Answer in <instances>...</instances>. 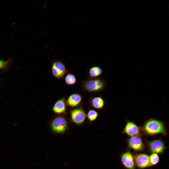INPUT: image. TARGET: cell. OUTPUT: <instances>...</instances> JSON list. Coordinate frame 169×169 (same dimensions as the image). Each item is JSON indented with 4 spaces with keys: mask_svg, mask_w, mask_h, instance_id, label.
<instances>
[{
    "mask_svg": "<svg viewBox=\"0 0 169 169\" xmlns=\"http://www.w3.org/2000/svg\"><path fill=\"white\" fill-rule=\"evenodd\" d=\"M150 165H155L158 162L159 158L158 155L156 153L152 154L149 157Z\"/></svg>",
    "mask_w": 169,
    "mask_h": 169,
    "instance_id": "e0dca14e",
    "label": "cell"
},
{
    "mask_svg": "<svg viewBox=\"0 0 169 169\" xmlns=\"http://www.w3.org/2000/svg\"><path fill=\"white\" fill-rule=\"evenodd\" d=\"M129 146L136 150H141L143 148V145L141 138L138 136H132L128 141Z\"/></svg>",
    "mask_w": 169,
    "mask_h": 169,
    "instance_id": "ba28073f",
    "label": "cell"
},
{
    "mask_svg": "<svg viewBox=\"0 0 169 169\" xmlns=\"http://www.w3.org/2000/svg\"><path fill=\"white\" fill-rule=\"evenodd\" d=\"M102 72V70L100 67L95 66L90 68L89 71V74L91 77L95 78L101 75Z\"/></svg>",
    "mask_w": 169,
    "mask_h": 169,
    "instance_id": "5bb4252c",
    "label": "cell"
},
{
    "mask_svg": "<svg viewBox=\"0 0 169 169\" xmlns=\"http://www.w3.org/2000/svg\"><path fill=\"white\" fill-rule=\"evenodd\" d=\"M68 19H71V17H69Z\"/></svg>",
    "mask_w": 169,
    "mask_h": 169,
    "instance_id": "484cf974",
    "label": "cell"
},
{
    "mask_svg": "<svg viewBox=\"0 0 169 169\" xmlns=\"http://www.w3.org/2000/svg\"><path fill=\"white\" fill-rule=\"evenodd\" d=\"M68 38H69V37H68V36L67 37V38H66V39H67Z\"/></svg>",
    "mask_w": 169,
    "mask_h": 169,
    "instance_id": "d4e9b609",
    "label": "cell"
},
{
    "mask_svg": "<svg viewBox=\"0 0 169 169\" xmlns=\"http://www.w3.org/2000/svg\"><path fill=\"white\" fill-rule=\"evenodd\" d=\"M134 40V39H132V40L131 41H133V40Z\"/></svg>",
    "mask_w": 169,
    "mask_h": 169,
    "instance_id": "83f0119b",
    "label": "cell"
},
{
    "mask_svg": "<svg viewBox=\"0 0 169 169\" xmlns=\"http://www.w3.org/2000/svg\"><path fill=\"white\" fill-rule=\"evenodd\" d=\"M46 7V4L45 3L44 4L43 6V7L44 8H45Z\"/></svg>",
    "mask_w": 169,
    "mask_h": 169,
    "instance_id": "d6986e66",
    "label": "cell"
},
{
    "mask_svg": "<svg viewBox=\"0 0 169 169\" xmlns=\"http://www.w3.org/2000/svg\"><path fill=\"white\" fill-rule=\"evenodd\" d=\"M124 132L132 136H138L140 133L139 128L133 122H128L124 130Z\"/></svg>",
    "mask_w": 169,
    "mask_h": 169,
    "instance_id": "52a82bcc",
    "label": "cell"
},
{
    "mask_svg": "<svg viewBox=\"0 0 169 169\" xmlns=\"http://www.w3.org/2000/svg\"><path fill=\"white\" fill-rule=\"evenodd\" d=\"M82 96L77 93L73 94L71 95L67 99L68 104L72 107H75L81 103L82 101Z\"/></svg>",
    "mask_w": 169,
    "mask_h": 169,
    "instance_id": "8fae6325",
    "label": "cell"
},
{
    "mask_svg": "<svg viewBox=\"0 0 169 169\" xmlns=\"http://www.w3.org/2000/svg\"><path fill=\"white\" fill-rule=\"evenodd\" d=\"M104 101L100 96L92 98L90 101V104L93 108L97 109H100L104 107Z\"/></svg>",
    "mask_w": 169,
    "mask_h": 169,
    "instance_id": "7c38bea8",
    "label": "cell"
},
{
    "mask_svg": "<svg viewBox=\"0 0 169 169\" xmlns=\"http://www.w3.org/2000/svg\"><path fill=\"white\" fill-rule=\"evenodd\" d=\"M9 61H5L0 60V69H4L7 68L8 66Z\"/></svg>",
    "mask_w": 169,
    "mask_h": 169,
    "instance_id": "ac0fdd59",
    "label": "cell"
},
{
    "mask_svg": "<svg viewBox=\"0 0 169 169\" xmlns=\"http://www.w3.org/2000/svg\"><path fill=\"white\" fill-rule=\"evenodd\" d=\"M80 34H79L78 35V36H80Z\"/></svg>",
    "mask_w": 169,
    "mask_h": 169,
    "instance_id": "4316f807",
    "label": "cell"
},
{
    "mask_svg": "<svg viewBox=\"0 0 169 169\" xmlns=\"http://www.w3.org/2000/svg\"><path fill=\"white\" fill-rule=\"evenodd\" d=\"M149 145L150 151L154 153H161L163 151L165 148L164 143L160 140L151 141Z\"/></svg>",
    "mask_w": 169,
    "mask_h": 169,
    "instance_id": "30bf717a",
    "label": "cell"
},
{
    "mask_svg": "<svg viewBox=\"0 0 169 169\" xmlns=\"http://www.w3.org/2000/svg\"><path fill=\"white\" fill-rule=\"evenodd\" d=\"M52 71L54 77L59 79L64 76L66 73V69L63 63L60 61H57L53 63Z\"/></svg>",
    "mask_w": 169,
    "mask_h": 169,
    "instance_id": "5b68a950",
    "label": "cell"
},
{
    "mask_svg": "<svg viewBox=\"0 0 169 169\" xmlns=\"http://www.w3.org/2000/svg\"><path fill=\"white\" fill-rule=\"evenodd\" d=\"M72 121L75 123L80 125L84 122L87 115L84 110L82 108H79L73 110L71 113Z\"/></svg>",
    "mask_w": 169,
    "mask_h": 169,
    "instance_id": "7a4b0ae2",
    "label": "cell"
},
{
    "mask_svg": "<svg viewBox=\"0 0 169 169\" xmlns=\"http://www.w3.org/2000/svg\"><path fill=\"white\" fill-rule=\"evenodd\" d=\"M65 109L64 98H62L57 101L53 108L54 111L57 113H61L64 112Z\"/></svg>",
    "mask_w": 169,
    "mask_h": 169,
    "instance_id": "4fadbf2b",
    "label": "cell"
},
{
    "mask_svg": "<svg viewBox=\"0 0 169 169\" xmlns=\"http://www.w3.org/2000/svg\"><path fill=\"white\" fill-rule=\"evenodd\" d=\"M47 33V31H44V34H46Z\"/></svg>",
    "mask_w": 169,
    "mask_h": 169,
    "instance_id": "44dd1931",
    "label": "cell"
},
{
    "mask_svg": "<svg viewBox=\"0 0 169 169\" xmlns=\"http://www.w3.org/2000/svg\"><path fill=\"white\" fill-rule=\"evenodd\" d=\"M143 130L146 133L150 135L158 134H165L166 132L163 123L159 121L153 119L148 120L145 123Z\"/></svg>",
    "mask_w": 169,
    "mask_h": 169,
    "instance_id": "6da1fadb",
    "label": "cell"
},
{
    "mask_svg": "<svg viewBox=\"0 0 169 169\" xmlns=\"http://www.w3.org/2000/svg\"><path fill=\"white\" fill-rule=\"evenodd\" d=\"M57 1H56L55 3V4H56L57 3Z\"/></svg>",
    "mask_w": 169,
    "mask_h": 169,
    "instance_id": "603a6c76",
    "label": "cell"
},
{
    "mask_svg": "<svg viewBox=\"0 0 169 169\" xmlns=\"http://www.w3.org/2000/svg\"><path fill=\"white\" fill-rule=\"evenodd\" d=\"M84 86L87 91L93 92L102 89L104 86V83L103 81L100 79L91 80L86 81Z\"/></svg>",
    "mask_w": 169,
    "mask_h": 169,
    "instance_id": "3957f363",
    "label": "cell"
},
{
    "mask_svg": "<svg viewBox=\"0 0 169 169\" xmlns=\"http://www.w3.org/2000/svg\"><path fill=\"white\" fill-rule=\"evenodd\" d=\"M63 16V15L62 14H61L60 15V17H62Z\"/></svg>",
    "mask_w": 169,
    "mask_h": 169,
    "instance_id": "ffe728a7",
    "label": "cell"
},
{
    "mask_svg": "<svg viewBox=\"0 0 169 169\" xmlns=\"http://www.w3.org/2000/svg\"><path fill=\"white\" fill-rule=\"evenodd\" d=\"M98 115V113L97 111L93 109H90L88 111L87 117L90 122H92L96 119Z\"/></svg>",
    "mask_w": 169,
    "mask_h": 169,
    "instance_id": "2e32d148",
    "label": "cell"
},
{
    "mask_svg": "<svg viewBox=\"0 0 169 169\" xmlns=\"http://www.w3.org/2000/svg\"><path fill=\"white\" fill-rule=\"evenodd\" d=\"M39 8V6H38V7H37V9H38V8Z\"/></svg>",
    "mask_w": 169,
    "mask_h": 169,
    "instance_id": "7402d4cb",
    "label": "cell"
},
{
    "mask_svg": "<svg viewBox=\"0 0 169 169\" xmlns=\"http://www.w3.org/2000/svg\"><path fill=\"white\" fill-rule=\"evenodd\" d=\"M122 162L124 165L129 169H134V165L132 156L129 152L123 154L121 157Z\"/></svg>",
    "mask_w": 169,
    "mask_h": 169,
    "instance_id": "9c48e42d",
    "label": "cell"
},
{
    "mask_svg": "<svg viewBox=\"0 0 169 169\" xmlns=\"http://www.w3.org/2000/svg\"><path fill=\"white\" fill-rule=\"evenodd\" d=\"M134 161L137 165L139 167L144 168L150 165L149 156L145 154L136 155Z\"/></svg>",
    "mask_w": 169,
    "mask_h": 169,
    "instance_id": "8992f818",
    "label": "cell"
},
{
    "mask_svg": "<svg viewBox=\"0 0 169 169\" xmlns=\"http://www.w3.org/2000/svg\"><path fill=\"white\" fill-rule=\"evenodd\" d=\"M65 81L66 84L69 85H72L77 82L76 78L73 74L68 73L65 78Z\"/></svg>",
    "mask_w": 169,
    "mask_h": 169,
    "instance_id": "9a60e30c",
    "label": "cell"
},
{
    "mask_svg": "<svg viewBox=\"0 0 169 169\" xmlns=\"http://www.w3.org/2000/svg\"><path fill=\"white\" fill-rule=\"evenodd\" d=\"M150 7H151V6H149V7H148V9H149V8H150Z\"/></svg>",
    "mask_w": 169,
    "mask_h": 169,
    "instance_id": "cb8c5ba5",
    "label": "cell"
},
{
    "mask_svg": "<svg viewBox=\"0 0 169 169\" xmlns=\"http://www.w3.org/2000/svg\"><path fill=\"white\" fill-rule=\"evenodd\" d=\"M67 123L65 119L63 117L56 118L53 121L51 127L55 132L60 133L64 132L67 127Z\"/></svg>",
    "mask_w": 169,
    "mask_h": 169,
    "instance_id": "277c9868",
    "label": "cell"
}]
</instances>
